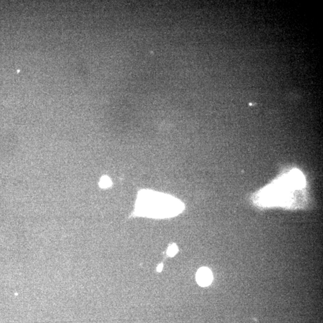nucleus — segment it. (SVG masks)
<instances>
[{
    "instance_id": "nucleus-3",
    "label": "nucleus",
    "mask_w": 323,
    "mask_h": 323,
    "mask_svg": "<svg viewBox=\"0 0 323 323\" xmlns=\"http://www.w3.org/2000/svg\"><path fill=\"white\" fill-rule=\"evenodd\" d=\"M178 252V247L175 244H172L168 248L167 254L171 257L174 256Z\"/></svg>"
},
{
    "instance_id": "nucleus-2",
    "label": "nucleus",
    "mask_w": 323,
    "mask_h": 323,
    "mask_svg": "<svg viewBox=\"0 0 323 323\" xmlns=\"http://www.w3.org/2000/svg\"><path fill=\"white\" fill-rule=\"evenodd\" d=\"M111 185V181L107 176H103L100 182V186L101 188H108Z\"/></svg>"
},
{
    "instance_id": "nucleus-4",
    "label": "nucleus",
    "mask_w": 323,
    "mask_h": 323,
    "mask_svg": "<svg viewBox=\"0 0 323 323\" xmlns=\"http://www.w3.org/2000/svg\"><path fill=\"white\" fill-rule=\"evenodd\" d=\"M163 264H160L157 268V271L158 272H161L163 269Z\"/></svg>"
},
{
    "instance_id": "nucleus-1",
    "label": "nucleus",
    "mask_w": 323,
    "mask_h": 323,
    "mask_svg": "<svg viewBox=\"0 0 323 323\" xmlns=\"http://www.w3.org/2000/svg\"><path fill=\"white\" fill-rule=\"evenodd\" d=\"M196 282L201 287H207L211 284L213 276L211 271L206 267L199 269L196 275Z\"/></svg>"
}]
</instances>
